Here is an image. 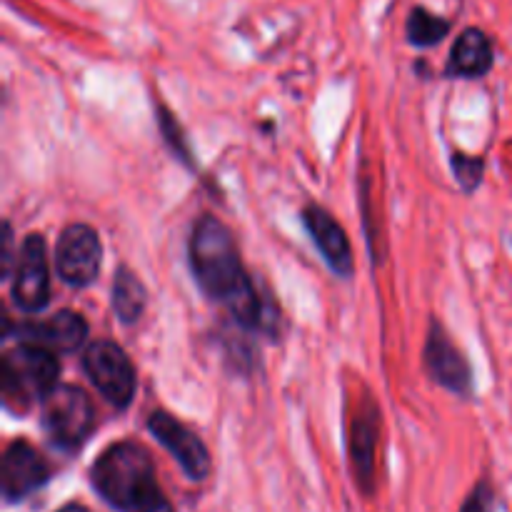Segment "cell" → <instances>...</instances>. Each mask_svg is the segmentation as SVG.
<instances>
[{
  "instance_id": "cell-6",
  "label": "cell",
  "mask_w": 512,
  "mask_h": 512,
  "mask_svg": "<svg viewBox=\"0 0 512 512\" xmlns=\"http://www.w3.org/2000/svg\"><path fill=\"white\" fill-rule=\"evenodd\" d=\"M103 245L98 233L85 223H70L55 245V270L70 288H88L100 273Z\"/></svg>"
},
{
  "instance_id": "cell-20",
  "label": "cell",
  "mask_w": 512,
  "mask_h": 512,
  "mask_svg": "<svg viewBox=\"0 0 512 512\" xmlns=\"http://www.w3.org/2000/svg\"><path fill=\"white\" fill-rule=\"evenodd\" d=\"M3 278H13V268H15V258H13V230H10V225L5 223V233H3Z\"/></svg>"
},
{
  "instance_id": "cell-15",
  "label": "cell",
  "mask_w": 512,
  "mask_h": 512,
  "mask_svg": "<svg viewBox=\"0 0 512 512\" xmlns=\"http://www.w3.org/2000/svg\"><path fill=\"white\" fill-rule=\"evenodd\" d=\"M113 310L118 315L120 323L133 325L138 323L140 315L145 313V305H148V293H145V285L140 283L138 275L130 268L120 265L115 270L113 278Z\"/></svg>"
},
{
  "instance_id": "cell-19",
  "label": "cell",
  "mask_w": 512,
  "mask_h": 512,
  "mask_svg": "<svg viewBox=\"0 0 512 512\" xmlns=\"http://www.w3.org/2000/svg\"><path fill=\"white\" fill-rule=\"evenodd\" d=\"M493 505H495L493 488H490L488 483H478L473 493H470V498L465 500L463 508H460V512H493Z\"/></svg>"
},
{
  "instance_id": "cell-7",
  "label": "cell",
  "mask_w": 512,
  "mask_h": 512,
  "mask_svg": "<svg viewBox=\"0 0 512 512\" xmlns=\"http://www.w3.org/2000/svg\"><path fill=\"white\" fill-rule=\"evenodd\" d=\"M10 280H13V303L18 305V310L28 315L45 310L50 300V265L43 235L30 233L23 240Z\"/></svg>"
},
{
  "instance_id": "cell-1",
  "label": "cell",
  "mask_w": 512,
  "mask_h": 512,
  "mask_svg": "<svg viewBox=\"0 0 512 512\" xmlns=\"http://www.w3.org/2000/svg\"><path fill=\"white\" fill-rule=\"evenodd\" d=\"M188 255L195 280L208 298L223 305L240 328H263V300L245 273L228 225L213 215H203L190 235Z\"/></svg>"
},
{
  "instance_id": "cell-2",
  "label": "cell",
  "mask_w": 512,
  "mask_h": 512,
  "mask_svg": "<svg viewBox=\"0 0 512 512\" xmlns=\"http://www.w3.org/2000/svg\"><path fill=\"white\" fill-rule=\"evenodd\" d=\"M93 488L118 512H173L160 490L148 450L133 440L113 443L90 470Z\"/></svg>"
},
{
  "instance_id": "cell-21",
  "label": "cell",
  "mask_w": 512,
  "mask_h": 512,
  "mask_svg": "<svg viewBox=\"0 0 512 512\" xmlns=\"http://www.w3.org/2000/svg\"><path fill=\"white\" fill-rule=\"evenodd\" d=\"M58 512H90V510L83 508V505H65V508L58 510Z\"/></svg>"
},
{
  "instance_id": "cell-16",
  "label": "cell",
  "mask_w": 512,
  "mask_h": 512,
  "mask_svg": "<svg viewBox=\"0 0 512 512\" xmlns=\"http://www.w3.org/2000/svg\"><path fill=\"white\" fill-rule=\"evenodd\" d=\"M405 30H408V40L415 48H433L450 33V23L440 18V15L430 13V10L413 8V13L408 15Z\"/></svg>"
},
{
  "instance_id": "cell-12",
  "label": "cell",
  "mask_w": 512,
  "mask_h": 512,
  "mask_svg": "<svg viewBox=\"0 0 512 512\" xmlns=\"http://www.w3.org/2000/svg\"><path fill=\"white\" fill-rule=\"evenodd\" d=\"M303 218L305 230H308L310 240L318 248V253L323 255L325 265L333 270L338 278H350L355 270L353 263V248H350L348 233L343 230V225L333 218L325 208L320 205L308 203L300 213Z\"/></svg>"
},
{
  "instance_id": "cell-11",
  "label": "cell",
  "mask_w": 512,
  "mask_h": 512,
  "mask_svg": "<svg viewBox=\"0 0 512 512\" xmlns=\"http://www.w3.org/2000/svg\"><path fill=\"white\" fill-rule=\"evenodd\" d=\"M50 480V465L28 440H13L3 453L0 488L8 503H18Z\"/></svg>"
},
{
  "instance_id": "cell-13",
  "label": "cell",
  "mask_w": 512,
  "mask_h": 512,
  "mask_svg": "<svg viewBox=\"0 0 512 512\" xmlns=\"http://www.w3.org/2000/svg\"><path fill=\"white\" fill-rule=\"evenodd\" d=\"M378 435H380V410L370 395H365L358 403V410L350 418L348 430V448L350 460H353L358 485L365 493H373L375 483V453H378Z\"/></svg>"
},
{
  "instance_id": "cell-18",
  "label": "cell",
  "mask_w": 512,
  "mask_h": 512,
  "mask_svg": "<svg viewBox=\"0 0 512 512\" xmlns=\"http://www.w3.org/2000/svg\"><path fill=\"white\" fill-rule=\"evenodd\" d=\"M158 125H160V133H163V138L168 140V145L173 148V153L178 155V160L193 165V160H190L193 158V153H190L188 143H185L183 130H180V125L175 123L173 115H170L165 108H158Z\"/></svg>"
},
{
  "instance_id": "cell-17",
  "label": "cell",
  "mask_w": 512,
  "mask_h": 512,
  "mask_svg": "<svg viewBox=\"0 0 512 512\" xmlns=\"http://www.w3.org/2000/svg\"><path fill=\"white\" fill-rule=\"evenodd\" d=\"M450 163H453L455 178H458V183L463 185L468 193H473V190L483 183V173H485L483 158H475V155H465V153H455Z\"/></svg>"
},
{
  "instance_id": "cell-4",
  "label": "cell",
  "mask_w": 512,
  "mask_h": 512,
  "mask_svg": "<svg viewBox=\"0 0 512 512\" xmlns=\"http://www.w3.org/2000/svg\"><path fill=\"white\" fill-rule=\"evenodd\" d=\"M40 418L53 445L75 453L95 430V405L78 385H58L40 403Z\"/></svg>"
},
{
  "instance_id": "cell-14",
  "label": "cell",
  "mask_w": 512,
  "mask_h": 512,
  "mask_svg": "<svg viewBox=\"0 0 512 512\" xmlns=\"http://www.w3.org/2000/svg\"><path fill=\"white\" fill-rule=\"evenodd\" d=\"M493 63L495 50L488 35L480 28H468L455 40L445 73L450 78H483L490 73Z\"/></svg>"
},
{
  "instance_id": "cell-5",
  "label": "cell",
  "mask_w": 512,
  "mask_h": 512,
  "mask_svg": "<svg viewBox=\"0 0 512 512\" xmlns=\"http://www.w3.org/2000/svg\"><path fill=\"white\" fill-rule=\"evenodd\" d=\"M83 370L105 403L118 410H125L133 403L138 378H135L133 360L120 345L110 340L90 343L83 353Z\"/></svg>"
},
{
  "instance_id": "cell-10",
  "label": "cell",
  "mask_w": 512,
  "mask_h": 512,
  "mask_svg": "<svg viewBox=\"0 0 512 512\" xmlns=\"http://www.w3.org/2000/svg\"><path fill=\"white\" fill-rule=\"evenodd\" d=\"M423 358L425 370H428L435 383L443 385L453 395H460V398H468L473 393V368L465 360V355L455 348L450 335L445 333L438 320L430 323Z\"/></svg>"
},
{
  "instance_id": "cell-9",
  "label": "cell",
  "mask_w": 512,
  "mask_h": 512,
  "mask_svg": "<svg viewBox=\"0 0 512 512\" xmlns=\"http://www.w3.org/2000/svg\"><path fill=\"white\" fill-rule=\"evenodd\" d=\"M148 430L165 450L175 458V463L183 468V473L190 480L200 483L210 475L213 468V460H210L208 445L200 440V435H195L188 425H183L180 420H175L173 415L165 413V410H155L148 418Z\"/></svg>"
},
{
  "instance_id": "cell-3",
  "label": "cell",
  "mask_w": 512,
  "mask_h": 512,
  "mask_svg": "<svg viewBox=\"0 0 512 512\" xmlns=\"http://www.w3.org/2000/svg\"><path fill=\"white\" fill-rule=\"evenodd\" d=\"M58 358L35 345L18 343L5 350L0 360V393L5 408L25 413L30 405L43 403L58 388Z\"/></svg>"
},
{
  "instance_id": "cell-8",
  "label": "cell",
  "mask_w": 512,
  "mask_h": 512,
  "mask_svg": "<svg viewBox=\"0 0 512 512\" xmlns=\"http://www.w3.org/2000/svg\"><path fill=\"white\" fill-rule=\"evenodd\" d=\"M10 333H15L18 343L35 345V348H43L53 355H65L78 353L83 348L90 328L80 313H75V310H60V313L50 315V318L28 320V323H20L15 328L8 323L5 338Z\"/></svg>"
}]
</instances>
